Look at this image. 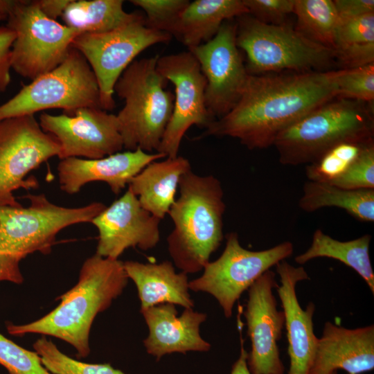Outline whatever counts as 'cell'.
Returning <instances> with one entry per match:
<instances>
[{
  "mask_svg": "<svg viewBox=\"0 0 374 374\" xmlns=\"http://www.w3.org/2000/svg\"><path fill=\"white\" fill-rule=\"evenodd\" d=\"M337 97L373 103L374 100V63L339 69L336 78Z\"/></svg>",
  "mask_w": 374,
  "mask_h": 374,
  "instance_id": "33",
  "label": "cell"
},
{
  "mask_svg": "<svg viewBox=\"0 0 374 374\" xmlns=\"http://www.w3.org/2000/svg\"><path fill=\"white\" fill-rule=\"evenodd\" d=\"M33 348L44 367L52 374H125L108 364H88L73 359L45 337L37 339Z\"/></svg>",
  "mask_w": 374,
  "mask_h": 374,
  "instance_id": "31",
  "label": "cell"
},
{
  "mask_svg": "<svg viewBox=\"0 0 374 374\" xmlns=\"http://www.w3.org/2000/svg\"><path fill=\"white\" fill-rule=\"evenodd\" d=\"M84 107L101 108L99 87L84 57L71 48L59 66L24 85L0 105V121L50 109L71 114Z\"/></svg>",
  "mask_w": 374,
  "mask_h": 374,
  "instance_id": "8",
  "label": "cell"
},
{
  "mask_svg": "<svg viewBox=\"0 0 374 374\" xmlns=\"http://www.w3.org/2000/svg\"><path fill=\"white\" fill-rule=\"evenodd\" d=\"M333 51L343 69L374 63V13L339 19Z\"/></svg>",
  "mask_w": 374,
  "mask_h": 374,
  "instance_id": "28",
  "label": "cell"
},
{
  "mask_svg": "<svg viewBox=\"0 0 374 374\" xmlns=\"http://www.w3.org/2000/svg\"><path fill=\"white\" fill-rule=\"evenodd\" d=\"M276 269L280 280L276 290L281 301L288 340V374H308L318 341L312 321L315 305L310 303L305 310L301 308L296 285L310 277L303 267H294L285 260L276 264Z\"/></svg>",
  "mask_w": 374,
  "mask_h": 374,
  "instance_id": "19",
  "label": "cell"
},
{
  "mask_svg": "<svg viewBox=\"0 0 374 374\" xmlns=\"http://www.w3.org/2000/svg\"><path fill=\"white\" fill-rule=\"evenodd\" d=\"M373 368V325L348 329L326 322L308 374H332L337 369L360 374Z\"/></svg>",
  "mask_w": 374,
  "mask_h": 374,
  "instance_id": "20",
  "label": "cell"
},
{
  "mask_svg": "<svg viewBox=\"0 0 374 374\" xmlns=\"http://www.w3.org/2000/svg\"><path fill=\"white\" fill-rule=\"evenodd\" d=\"M234 19L224 21L211 40L188 48L206 78V106L215 120L236 105L249 75L236 44Z\"/></svg>",
  "mask_w": 374,
  "mask_h": 374,
  "instance_id": "14",
  "label": "cell"
},
{
  "mask_svg": "<svg viewBox=\"0 0 374 374\" xmlns=\"http://www.w3.org/2000/svg\"><path fill=\"white\" fill-rule=\"evenodd\" d=\"M60 152L56 139L44 132L34 115L0 121V206L19 207L14 192L38 187L28 174Z\"/></svg>",
  "mask_w": 374,
  "mask_h": 374,
  "instance_id": "12",
  "label": "cell"
},
{
  "mask_svg": "<svg viewBox=\"0 0 374 374\" xmlns=\"http://www.w3.org/2000/svg\"><path fill=\"white\" fill-rule=\"evenodd\" d=\"M123 266L128 278L136 286L141 309L166 303L185 309L194 307L188 292L187 274L177 273L171 262L142 263L128 260L123 262Z\"/></svg>",
  "mask_w": 374,
  "mask_h": 374,
  "instance_id": "22",
  "label": "cell"
},
{
  "mask_svg": "<svg viewBox=\"0 0 374 374\" xmlns=\"http://www.w3.org/2000/svg\"><path fill=\"white\" fill-rule=\"evenodd\" d=\"M0 364L9 374H52L35 351L26 350L0 333Z\"/></svg>",
  "mask_w": 374,
  "mask_h": 374,
  "instance_id": "34",
  "label": "cell"
},
{
  "mask_svg": "<svg viewBox=\"0 0 374 374\" xmlns=\"http://www.w3.org/2000/svg\"><path fill=\"white\" fill-rule=\"evenodd\" d=\"M332 374H337V371H335Z\"/></svg>",
  "mask_w": 374,
  "mask_h": 374,
  "instance_id": "44",
  "label": "cell"
},
{
  "mask_svg": "<svg viewBox=\"0 0 374 374\" xmlns=\"http://www.w3.org/2000/svg\"><path fill=\"white\" fill-rule=\"evenodd\" d=\"M166 157L159 152L136 149L118 152L100 159H60L57 168L59 186L63 192L73 195L88 183L103 181L109 186L112 193L118 195L150 163Z\"/></svg>",
  "mask_w": 374,
  "mask_h": 374,
  "instance_id": "18",
  "label": "cell"
},
{
  "mask_svg": "<svg viewBox=\"0 0 374 374\" xmlns=\"http://www.w3.org/2000/svg\"><path fill=\"white\" fill-rule=\"evenodd\" d=\"M16 0H0V15L6 16L10 11Z\"/></svg>",
  "mask_w": 374,
  "mask_h": 374,
  "instance_id": "42",
  "label": "cell"
},
{
  "mask_svg": "<svg viewBox=\"0 0 374 374\" xmlns=\"http://www.w3.org/2000/svg\"><path fill=\"white\" fill-rule=\"evenodd\" d=\"M339 70L249 75L236 105L200 137L237 139L249 150L267 148L278 134L337 97Z\"/></svg>",
  "mask_w": 374,
  "mask_h": 374,
  "instance_id": "1",
  "label": "cell"
},
{
  "mask_svg": "<svg viewBox=\"0 0 374 374\" xmlns=\"http://www.w3.org/2000/svg\"><path fill=\"white\" fill-rule=\"evenodd\" d=\"M21 260L17 256L0 253V281L21 283L24 279L19 268Z\"/></svg>",
  "mask_w": 374,
  "mask_h": 374,
  "instance_id": "39",
  "label": "cell"
},
{
  "mask_svg": "<svg viewBox=\"0 0 374 374\" xmlns=\"http://www.w3.org/2000/svg\"><path fill=\"white\" fill-rule=\"evenodd\" d=\"M130 2L144 11L148 28L175 37L179 17L190 1L132 0Z\"/></svg>",
  "mask_w": 374,
  "mask_h": 374,
  "instance_id": "32",
  "label": "cell"
},
{
  "mask_svg": "<svg viewBox=\"0 0 374 374\" xmlns=\"http://www.w3.org/2000/svg\"><path fill=\"white\" fill-rule=\"evenodd\" d=\"M123 262L97 254L82 264L77 284L60 296L51 312L25 325L8 324L12 335L37 333L50 335L72 345L78 357L90 353L89 332L96 316L109 307L127 284Z\"/></svg>",
  "mask_w": 374,
  "mask_h": 374,
  "instance_id": "2",
  "label": "cell"
},
{
  "mask_svg": "<svg viewBox=\"0 0 374 374\" xmlns=\"http://www.w3.org/2000/svg\"><path fill=\"white\" fill-rule=\"evenodd\" d=\"M159 57L134 60L114 85V93L125 103L116 116L127 150L157 152L171 118L175 97L157 70Z\"/></svg>",
  "mask_w": 374,
  "mask_h": 374,
  "instance_id": "5",
  "label": "cell"
},
{
  "mask_svg": "<svg viewBox=\"0 0 374 374\" xmlns=\"http://www.w3.org/2000/svg\"><path fill=\"white\" fill-rule=\"evenodd\" d=\"M226 240L222 255L208 262L202 275L190 281L188 287L211 294L229 318L242 294L271 267L291 256L294 245L285 241L267 249L251 251L241 246L236 232L229 233Z\"/></svg>",
  "mask_w": 374,
  "mask_h": 374,
  "instance_id": "11",
  "label": "cell"
},
{
  "mask_svg": "<svg viewBox=\"0 0 374 374\" xmlns=\"http://www.w3.org/2000/svg\"><path fill=\"white\" fill-rule=\"evenodd\" d=\"M348 374H349V373H348Z\"/></svg>",
  "mask_w": 374,
  "mask_h": 374,
  "instance_id": "45",
  "label": "cell"
},
{
  "mask_svg": "<svg viewBox=\"0 0 374 374\" xmlns=\"http://www.w3.org/2000/svg\"><path fill=\"white\" fill-rule=\"evenodd\" d=\"M171 38L166 33L148 28L141 13L134 20L108 32L80 33L71 46L84 57L96 78L101 108L111 111L115 107L114 85L125 69L145 49L168 43Z\"/></svg>",
  "mask_w": 374,
  "mask_h": 374,
  "instance_id": "10",
  "label": "cell"
},
{
  "mask_svg": "<svg viewBox=\"0 0 374 374\" xmlns=\"http://www.w3.org/2000/svg\"><path fill=\"white\" fill-rule=\"evenodd\" d=\"M6 18H7L6 16L0 15V21L3 20V19H6Z\"/></svg>",
  "mask_w": 374,
  "mask_h": 374,
  "instance_id": "43",
  "label": "cell"
},
{
  "mask_svg": "<svg viewBox=\"0 0 374 374\" xmlns=\"http://www.w3.org/2000/svg\"><path fill=\"white\" fill-rule=\"evenodd\" d=\"M6 19L15 33L11 68L31 80L59 66L80 34L46 17L35 1L16 0Z\"/></svg>",
  "mask_w": 374,
  "mask_h": 374,
  "instance_id": "9",
  "label": "cell"
},
{
  "mask_svg": "<svg viewBox=\"0 0 374 374\" xmlns=\"http://www.w3.org/2000/svg\"><path fill=\"white\" fill-rule=\"evenodd\" d=\"M160 222L127 188L91 222L98 231L96 254L116 260L130 247L153 249L160 240Z\"/></svg>",
  "mask_w": 374,
  "mask_h": 374,
  "instance_id": "17",
  "label": "cell"
},
{
  "mask_svg": "<svg viewBox=\"0 0 374 374\" xmlns=\"http://www.w3.org/2000/svg\"><path fill=\"white\" fill-rule=\"evenodd\" d=\"M27 207L0 206V253L19 257L39 251L48 254L63 229L91 222L106 206L102 202L69 208L50 202L44 194L24 196Z\"/></svg>",
  "mask_w": 374,
  "mask_h": 374,
  "instance_id": "7",
  "label": "cell"
},
{
  "mask_svg": "<svg viewBox=\"0 0 374 374\" xmlns=\"http://www.w3.org/2000/svg\"><path fill=\"white\" fill-rule=\"evenodd\" d=\"M122 0H71L62 18L64 25L80 33L97 34L112 30L139 17L127 12Z\"/></svg>",
  "mask_w": 374,
  "mask_h": 374,
  "instance_id": "27",
  "label": "cell"
},
{
  "mask_svg": "<svg viewBox=\"0 0 374 374\" xmlns=\"http://www.w3.org/2000/svg\"><path fill=\"white\" fill-rule=\"evenodd\" d=\"M296 30L308 39L333 50L339 21L333 1L294 0Z\"/></svg>",
  "mask_w": 374,
  "mask_h": 374,
  "instance_id": "29",
  "label": "cell"
},
{
  "mask_svg": "<svg viewBox=\"0 0 374 374\" xmlns=\"http://www.w3.org/2000/svg\"><path fill=\"white\" fill-rule=\"evenodd\" d=\"M299 206L306 212H314L324 207H338L359 221L373 222L374 189L348 190L329 184L307 181Z\"/></svg>",
  "mask_w": 374,
  "mask_h": 374,
  "instance_id": "26",
  "label": "cell"
},
{
  "mask_svg": "<svg viewBox=\"0 0 374 374\" xmlns=\"http://www.w3.org/2000/svg\"><path fill=\"white\" fill-rule=\"evenodd\" d=\"M149 330L143 341L148 354L159 360L162 356L173 353L185 354L188 351H208L211 344L200 335L199 327L206 314L186 308L177 317L172 303H161L141 309Z\"/></svg>",
  "mask_w": 374,
  "mask_h": 374,
  "instance_id": "21",
  "label": "cell"
},
{
  "mask_svg": "<svg viewBox=\"0 0 374 374\" xmlns=\"http://www.w3.org/2000/svg\"><path fill=\"white\" fill-rule=\"evenodd\" d=\"M371 104L335 98L316 108L276 137L280 163L308 165L339 143L374 140Z\"/></svg>",
  "mask_w": 374,
  "mask_h": 374,
  "instance_id": "4",
  "label": "cell"
},
{
  "mask_svg": "<svg viewBox=\"0 0 374 374\" xmlns=\"http://www.w3.org/2000/svg\"><path fill=\"white\" fill-rule=\"evenodd\" d=\"M179 192L168 213L174 224L167 238L168 249L181 271L196 273L223 240L224 191L215 176L190 170L181 177Z\"/></svg>",
  "mask_w": 374,
  "mask_h": 374,
  "instance_id": "3",
  "label": "cell"
},
{
  "mask_svg": "<svg viewBox=\"0 0 374 374\" xmlns=\"http://www.w3.org/2000/svg\"><path fill=\"white\" fill-rule=\"evenodd\" d=\"M329 184L348 190L374 189V142L366 146L348 169Z\"/></svg>",
  "mask_w": 374,
  "mask_h": 374,
  "instance_id": "35",
  "label": "cell"
},
{
  "mask_svg": "<svg viewBox=\"0 0 374 374\" xmlns=\"http://www.w3.org/2000/svg\"><path fill=\"white\" fill-rule=\"evenodd\" d=\"M371 235L365 234L349 241H339L331 238L321 229L312 235L310 247L295 257V261L303 265L320 257L335 259L350 267L363 278L371 292L374 293V273L369 256Z\"/></svg>",
  "mask_w": 374,
  "mask_h": 374,
  "instance_id": "25",
  "label": "cell"
},
{
  "mask_svg": "<svg viewBox=\"0 0 374 374\" xmlns=\"http://www.w3.org/2000/svg\"><path fill=\"white\" fill-rule=\"evenodd\" d=\"M71 0H35L39 9L48 18L62 17Z\"/></svg>",
  "mask_w": 374,
  "mask_h": 374,
  "instance_id": "40",
  "label": "cell"
},
{
  "mask_svg": "<svg viewBox=\"0 0 374 374\" xmlns=\"http://www.w3.org/2000/svg\"><path fill=\"white\" fill-rule=\"evenodd\" d=\"M247 357L248 353L242 343L240 356L232 366L231 374H251L247 366Z\"/></svg>",
  "mask_w": 374,
  "mask_h": 374,
  "instance_id": "41",
  "label": "cell"
},
{
  "mask_svg": "<svg viewBox=\"0 0 374 374\" xmlns=\"http://www.w3.org/2000/svg\"><path fill=\"white\" fill-rule=\"evenodd\" d=\"M278 286L276 274L269 269L248 289L244 314L251 341L247 357L251 374L284 373L277 343L281 337L285 317L283 311L277 309L273 292Z\"/></svg>",
  "mask_w": 374,
  "mask_h": 374,
  "instance_id": "16",
  "label": "cell"
},
{
  "mask_svg": "<svg viewBox=\"0 0 374 374\" xmlns=\"http://www.w3.org/2000/svg\"><path fill=\"white\" fill-rule=\"evenodd\" d=\"M374 140L347 141L339 143L306 165L308 181L331 184L340 177L359 155L364 148Z\"/></svg>",
  "mask_w": 374,
  "mask_h": 374,
  "instance_id": "30",
  "label": "cell"
},
{
  "mask_svg": "<svg viewBox=\"0 0 374 374\" xmlns=\"http://www.w3.org/2000/svg\"><path fill=\"white\" fill-rule=\"evenodd\" d=\"M249 11L242 0H195L181 12L175 37L188 48L204 44L217 33L222 24Z\"/></svg>",
  "mask_w": 374,
  "mask_h": 374,
  "instance_id": "24",
  "label": "cell"
},
{
  "mask_svg": "<svg viewBox=\"0 0 374 374\" xmlns=\"http://www.w3.org/2000/svg\"><path fill=\"white\" fill-rule=\"evenodd\" d=\"M339 19H351L374 13L373 0L333 1Z\"/></svg>",
  "mask_w": 374,
  "mask_h": 374,
  "instance_id": "38",
  "label": "cell"
},
{
  "mask_svg": "<svg viewBox=\"0 0 374 374\" xmlns=\"http://www.w3.org/2000/svg\"><path fill=\"white\" fill-rule=\"evenodd\" d=\"M235 19L236 44L246 54L249 75L328 71L335 59L333 50L308 39L287 23L265 24L249 14Z\"/></svg>",
  "mask_w": 374,
  "mask_h": 374,
  "instance_id": "6",
  "label": "cell"
},
{
  "mask_svg": "<svg viewBox=\"0 0 374 374\" xmlns=\"http://www.w3.org/2000/svg\"><path fill=\"white\" fill-rule=\"evenodd\" d=\"M39 123L57 141L60 159H100L123 148L116 116L99 107H84L56 116L44 113Z\"/></svg>",
  "mask_w": 374,
  "mask_h": 374,
  "instance_id": "15",
  "label": "cell"
},
{
  "mask_svg": "<svg viewBox=\"0 0 374 374\" xmlns=\"http://www.w3.org/2000/svg\"><path fill=\"white\" fill-rule=\"evenodd\" d=\"M15 33L6 26H0V93L10 82L11 49Z\"/></svg>",
  "mask_w": 374,
  "mask_h": 374,
  "instance_id": "37",
  "label": "cell"
},
{
  "mask_svg": "<svg viewBox=\"0 0 374 374\" xmlns=\"http://www.w3.org/2000/svg\"><path fill=\"white\" fill-rule=\"evenodd\" d=\"M157 68L175 87L174 106L157 152L166 157L178 156L186 132L193 125L207 128L215 119L205 100L206 80L195 56L188 50L159 57Z\"/></svg>",
  "mask_w": 374,
  "mask_h": 374,
  "instance_id": "13",
  "label": "cell"
},
{
  "mask_svg": "<svg viewBox=\"0 0 374 374\" xmlns=\"http://www.w3.org/2000/svg\"><path fill=\"white\" fill-rule=\"evenodd\" d=\"M249 14L269 24H283L287 16L294 13V0H242Z\"/></svg>",
  "mask_w": 374,
  "mask_h": 374,
  "instance_id": "36",
  "label": "cell"
},
{
  "mask_svg": "<svg viewBox=\"0 0 374 374\" xmlns=\"http://www.w3.org/2000/svg\"><path fill=\"white\" fill-rule=\"evenodd\" d=\"M190 170L188 159L181 156L156 160L132 178L128 188L143 208L161 220L176 199L181 177Z\"/></svg>",
  "mask_w": 374,
  "mask_h": 374,
  "instance_id": "23",
  "label": "cell"
}]
</instances>
